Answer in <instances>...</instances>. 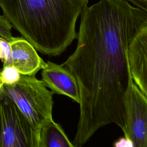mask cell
I'll list each match as a JSON object with an SVG mask.
<instances>
[{"label":"cell","mask_w":147,"mask_h":147,"mask_svg":"<svg viewBox=\"0 0 147 147\" xmlns=\"http://www.w3.org/2000/svg\"><path fill=\"white\" fill-rule=\"evenodd\" d=\"M21 74L13 66H3L0 70V80L3 84H13L18 82Z\"/></svg>","instance_id":"9"},{"label":"cell","mask_w":147,"mask_h":147,"mask_svg":"<svg viewBox=\"0 0 147 147\" xmlns=\"http://www.w3.org/2000/svg\"><path fill=\"white\" fill-rule=\"evenodd\" d=\"M40 130L0 91V147H40Z\"/></svg>","instance_id":"3"},{"label":"cell","mask_w":147,"mask_h":147,"mask_svg":"<svg viewBox=\"0 0 147 147\" xmlns=\"http://www.w3.org/2000/svg\"><path fill=\"white\" fill-rule=\"evenodd\" d=\"M114 147H133L132 142L126 137L121 138L114 144Z\"/></svg>","instance_id":"13"},{"label":"cell","mask_w":147,"mask_h":147,"mask_svg":"<svg viewBox=\"0 0 147 147\" xmlns=\"http://www.w3.org/2000/svg\"><path fill=\"white\" fill-rule=\"evenodd\" d=\"M12 65L22 75L35 76L47 66L34 47L25 38L13 37L9 41Z\"/></svg>","instance_id":"7"},{"label":"cell","mask_w":147,"mask_h":147,"mask_svg":"<svg viewBox=\"0 0 147 147\" xmlns=\"http://www.w3.org/2000/svg\"><path fill=\"white\" fill-rule=\"evenodd\" d=\"M40 147H76L53 119L47 121L40 129Z\"/></svg>","instance_id":"8"},{"label":"cell","mask_w":147,"mask_h":147,"mask_svg":"<svg viewBox=\"0 0 147 147\" xmlns=\"http://www.w3.org/2000/svg\"><path fill=\"white\" fill-rule=\"evenodd\" d=\"M35 76L21 74L18 82L3 84L1 91L14 103L30 122L38 129L52 118V91Z\"/></svg>","instance_id":"2"},{"label":"cell","mask_w":147,"mask_h":147,"mask_svg":"<svg viewBox=\"0 0 147 147\" xmlns=\"http://www.w3.org/2000/svg\"><path fill=\"white\" fill-rule=\"evenodd\" d=\"M42 81L53 93L67 96L79 103L80 92L78 82L72 73L62 64L50 61L41 71Z\"/></svg>","instance_id":"5"},{"label":"cell","mask_w":147,"mask_h":147,"mask_svg":"<svg viewBox=\"0 0 147 147\" xmlns=\"http://www.w3.org/2000/svg\"><path fill=\"white\" fill-rule=\"evenodd\" d=\"M88 0H0L3 15L40 53L61 54L77 38L76 21Z\"/></svg>","instance_id":"1"},{"label":"cell","mask_w":147,"mask_h":147,"mask_svg":"<svg viewBox=\"0 0 147 147\" xmlns=\"http://www.w3.org/2000/svg\"><path fill=\"white\" fill-rule=\"evenodd\" d=\"M128 59L132 79L147 98V24L130 44Z\"/></svg>","instance_id":"6"},{"label":"cell","mask_w":147,"mask_h":147,"mask_svg":"<svg viewBox=\"0 0 147 147\" xmlns=\"http://www.w3.org/2000/svg\"><path fill=\"white\" fill-rule=\"evenodd\" d=\"M0 60L3 66H13L9 41L2 37H0Z\"/></svg>","instance_id":"10"},{"label":"cell","mask_w":147,"mask_h":147,"mask_svg":"<svg viewBox=\"0 0 147 147\" xmlns=\"http://www.w3.org/2000/svg\"><path fill=\"white\" fill-rule=\"evenodd\" d=\"M125 137L133 147H147V98L132 81L126 98Z\"/></svg>","instance_id":"4"},{"label":"cell","mask_w":147,"mask_h":147,"mask_svg":"<svg viewBox=\"0 0 147 147\" xmlns=\"http://www.w3.org/2000/svg\"><path fill=\"white\" fill-rule=\"evenodd\" d=\"M127 1L147 13V0H127Z\"/></svg>","instance_id":"12"},{"label":"cell","mask_w":147,"mask_h":147,"mask_svg":"<svg viewBox=\"0 0 147 147\" xmlns=\"http://www.w3.org/2000/svg\"><path fill=\"white\" fill-rule=\"evenodd\" d=\"M12 25L3 14L0 15V37L9 41L13 37L11 33Z\"/></svg>","instance_id":"11"},{"label":"cell","mask_w":147,"mask_h":147,"mask_svg":"<svg viewBox=\"0 0 147 147\" xmlns=\"http://www.w3.org/2000/svg\"><path fill=\"white\" fill-rule=\"evenodd\" d=\"M2 85H3V83H2V82L1 81V80H0V91H1V88H2Z\"/></svg>","instance_id":"14"}]
</instances>
